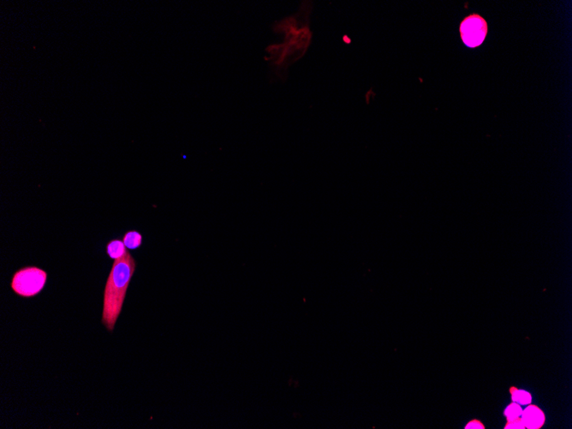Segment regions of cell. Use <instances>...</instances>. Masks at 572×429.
I'll return each instance as SVG.
<instances>
[{
	"label": "cell",
	"instance_id": "obj_1",
	"mask_svg": "<svg viewBox=\"0 0 572 429\" xmlns=\"http://www.w3.org/2000/svg\"><path fill=\"white\" fill-rule=\"evenodd\" d=\"M136 268V262L129 250L123 257L115 260L104 292L102 323L112 332L119 317L127 290Z\"/></svg>",
	"mask_w": 572,
	"mask_h": 429
},
{
	"label": "cell",
	"instance_id": "obj_2",
	"mask_svg": "<svg viewBox=\"0 0 572 429\" xmlns=\"http://www.w3.org/2000/svg\"><path fill=\"white\" fill-rule=\"evenodd\" d=\"M47 273L37 266H26L15 272L12 277V289L23 298H32L38 295L45 287Z\"/></svg>",
	"mask_w": 572,
	"mask_h": 429
},
{
	"label": "cell",
	"instance_id": "obj_3",
	"mask_svg": "<svg viewBox=\"0 0 572 429\" xmlns=\"http://www.w3.org/2000/svg\"><path fill=\"white\" fill-rule=\"evenodd\" d=\"M461 39L465 46L475 48L481 46L488 32L486 21L480 15H469L462 21L459 26Z\"/></svg>",
	"mask_w": 572,
	"mask_h": 429
},
{
	"label": "cell",
	"instance_id": "obj_4",
	"mask_svg": "<svg viewBox=\"0 0 572 429\" xmlns=\"http://www.w3.org/2000/svg\"><path fill=\"white\" fill-rule=\"evenodd\" d=\"M525 428L540 429L543 426L546 420V415L544 412L536 405H529L523 410L521 415Z\"/></svg>",
	"mask_w": 572,
	"mask_h": 429
},
{
	"label": "cell",
	"instance_id": "obj_5",
	"mask_svg": "<svg viewBox=\"0 0 572 429\" xmlns=\"http://www.w3.org/2000/svg\"><path fill=\"white\" fill-rule=\"evenodd\" d=\"M127 252L128 250L126 249L123 240L113 239L110 241L106 245V254L108 255L109 257L114 260L123 257L127 254Z\"/></svg>",
	"mask_w": 572,
	"mask_h": 429
},
{
	"label": "cell",
	"instance_id": "obj_6",
	"mask_svg": "<svg viewBox=\"0 0 572 429\" xmlns=\"http://www.w3.org/2000/svg\"><path fill=\"white\" fill-rule=\"evenodd\" d=\"M510 393L512 401L520 405H529L532 402V395L524 390L518 389L515 386L510 388Z\"/></svg>",
	"mask_w": 572,
	"mask_h": 429
},
{
	"label": "cell",
	"instance_id": "obj_7",
	"mask_svg": "<svg viewBox=\"0 0 572 429\" xmlns=\"http://www.w3.org/2000/svg\"><path fill=\"white\" fill-rule=\"evenodd\" d=\"M123 242L128 249H136L142 243V235L136 231H129L123 236Z\"/></svg>",
	"mask_w": 572,
	"mask_h": 429
},
{
	"label": "cell",
	"instance_id": "obj_8",
	"mask_svg": "<svg viewBox=\"0 0 572 429\" xmlns=\"http://www.w3.org/2000/svg\"><path fill=\"white\" fill-rule=\"evenodd\" d=\"M522 413H523V409L520 406V404L513 402L507 406V409H505L504 415L507 417V420H512L521 417Z\"/></svg>",
	"mask_w": 572,
	"mask_h": 429
},
{
	"label": "cell",
	"instance_id": "obj_9",
	"mask_svg": "<svg viewBox=\"0 0 572 429\" xmlns=\"http://www.w3.org/2000/svg\"><path fill=\"white\" fill-rule=\"evenodd\" d=\"M504 428L524 429L525 428V426H524V422H523V420H522V418L519 417L518 418V419H515V420H508Z\"/></svg>",
	"mask_w": 572,
	"mask_h": 429
},
{
	"label": "cell",
	"instance_id": "obj_10",
	"mask_svg": "<svg viewBox=\"0 0 572 429\" xmlns=\"http://www.w3.org/2000/svg\"><path fill=\"white\" fill-rule=\"evenodd\" d=\"M465 429H485V426L483 424L481 423V421L479 420H472L468 422L465 427Z\"/></svg>",
	"mask_w": 572,
	"mask_h": 429
}]
</instances>
